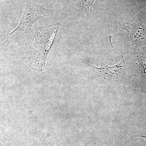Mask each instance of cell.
<instances>
[{
  "mask_svg": "<svg viewBox=\"0 0 146 146\" xmlns=\"http://www.w3.org/2000/svg\"><path fill=\"white\" fill-rule=\"evenodd\" d=\"M60 27L59 23L40 27L35 33L30 46L25 56L26 63L34 70H44L46 61Z\"/></svg>",
  "mask_w": 146,
  "mask_h": 146,
  "instance_id": "6da1fadb",
  "label": "cell"
},
{
  "mask_svg": "<svg viewBox=\"0 0 146 146\" xmlns=\"http://www.w3.org/2000/svg\"><path fill=\"white\" fill-rule=\"evenodd\" d=\"M54 10L44 8L35 0H27L26 6L19 24L12 32L7 35L3 44L23 45L27 42L34 24L41 18L52 16Z\"/></svg>",
  "mask_w": 146,
  "mask_h": 146,
  "instance_id": "7a4b0ae2",
  "label": "cell"
},
{
  "mask_svg": "<svg viewBox=\"0 0 146 146\" xmlns=\"http://www.w3.org/2000/svg\"><path fill=\"white\" fill-rule=\"evenodd\" d=\"M125 61V56L122 55L121 63L112 66L105 65L103 67L98 68L84 62L98 76L113 80H118L121 77V74L124 67Z\"/></svg>",
  "mask_w": 146,
  "mask_h": 146,
  "instance_id": "3957f363",
  "label": "cell"
},
{
  "mask_svg": "<svg viewBox=\"0 0 146 146\" xmlns=\"http://www.w3.org/2000/svg\"><path fill=\"white\" fill-rule=\"evenodd\" d=\"M128 31L136 48L146 45V28L140 25L128 24Z\"/></svg>",
  "mask_w": 146,
  "mask_h": 146,
  "instance_id": "277c9868",
  "label": "cell"
},
{
  "mask_svg": "<svg viewBox=\"0 0 146 146\" xmlns=\"http://www.w3.org/2000/svg\"><path fill=\"white\" fill-rule=\"evenodd\" d=\"M80 11L82 17L88 19L91 17L92 8L96 0H74Z\"/></svg>",
  "mask_w": 146,
  "mask_h": 146,
  "instance_id": "5b68a950",
  "label": "cell"
},
{
  "mask_svg": "<svg viewBox=\"0 0 146 146\" xmlns=\"http://www.w3.org/2000/svg\"><path fill=\"white\" fill-rule=\"evenodd\" d=\"M141 9L142 11V13L143 15H146V4L141 7Z\"/></svg>",
  "mask_w": 146,
  "mask_h": 146,
  "instance_id": "8992f818",
  "label": "cell"
},
{
  "mask_svg": "<svg viewBox=\"0 0 146 146\" xmlns=\"http://www.w3.org/2000/svg\"><path fill=\"white\" fill-rule=\"evenodd\" d=\"M134 137H142V138H146V133H144L143 134H139V135H136V136H134Z\"/></svg>",
  "mask_w": 146,
  "mask_h": 146,
  "instance_id": "52a82bcc",
  "label": "cell"
},
{
  "mask_svg": "<svg viewBox=\"0 0 146 146\" xmlns=\"http://www.w3.org/2000/svg\"><path fill=\"white\" fill-rule=\"evenodd\" d=\"M44 142L45 145L46 146H55L54 145H53L52 144H51L49 142L46 141H45Z\"/></svg>",
  "mask_w": 146,
  "mask_h": 146,
  "instance_id": "ba28073f",
  "label": "cell"
}]
</instances>
